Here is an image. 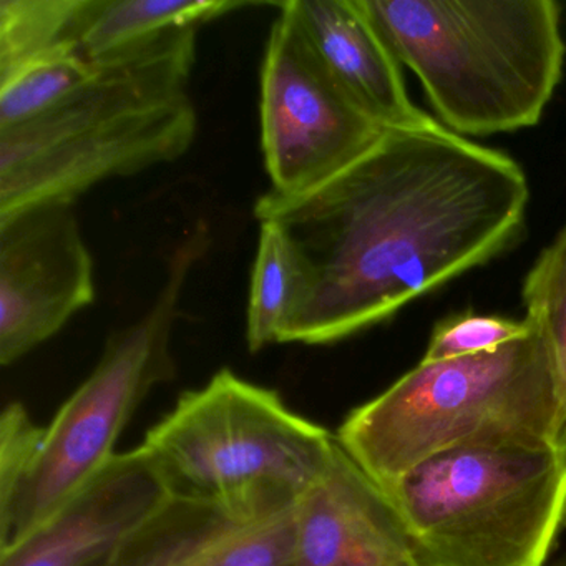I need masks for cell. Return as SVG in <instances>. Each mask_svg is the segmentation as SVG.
<instances>
[{
    "label": "cell",
    "mask_w": 566,
    "mask_h": 566,
    "mask_svg": "<svg viewBox=\"0 0 566 566\" xmlns=\"http://www.w3.org/2000/svg\"><path fill=\"white\" fill-rule=\"evenodd\" d=\"M520 165L446 127L386 132L316 187L254 205L303 271L281 344L323 346L394 316L518 238L528 205Z\"/></svg>",
    "instance_id": "obj_1"
},
{
    "label": "cell",
    "mask_w": 566,
    "mask_h": 566,
    "mask_svg": "<svg viewBox=\"0 0 566 566\" xmlns=\"http://www.w3.org/2000/svg\"><path fill=\"white\" fill-rule=\"evenodd\" d=\"M200 29H181L98 59L51 111L0 128V220L71 203L98 184L184 157L198 130L188 84Z\"/></svg>",
    "instance_id": "obj_2"
},
{
    "label": "cell",
    "mask_w": 566,
    "mask_h": 566,
    "mask_svg": "<svg viewBox=\"0 0 566 566\" xmlns=\"http://www.w3.org/2000/svg\"><path fill=\"white\" fill-rule=\"evenodd\" d=\"M450 132L538 124L565 65L555 0H360Z\"/></svg>",
    "instance_id": "obj_3"
},
{
    "label": "cell",
    "mask_w": 566,
    "mask_h": 566,
    "mask_svg": "<svg viewBox=\"0 0 566 566\" xmlns=\"http://www.w3.org/2000/svg\"><path fill=\"white\" fill-rule=\"evenodd\" d=\"M336 439L379 486L470 443L549 442L566 449L545 340L532 327L492 353L422 360L354 409Z\"/></svg>",
    "instance_id": "obj_4"
},
{
    "label": "cell",
    "mask_w": 566,
    "mask_h": 566,
    "mask_svg": "<svg viewBox=\"0 0 566 566\" xmlns=\"http://www.w3.org/2000/svg\"><path fill=\"white\" fill-rule=\"evenodd\" d=\"M380 489L422 566H543L566 523V449L470 443Z\"/></svg>",
    "instance_id": "obj_5"
},
{
    "label": "cell",
    "mask_w": 566,
    "mask_h": 566,
    "mask_svg": "<svg viewBox=\"0 0 566 566\" xmlns=\"http://www.w3.org/2000/svg\"><path fill=\"white\" fill-rule=\"evenodd\" d=\"M334 446L336 433L297 416L274 390L221 369L185 392L140 447L174 495L297 500Z\"/></svg>",
    "instance_id": "obj_6"
},
{
    "label": "cell",
    "mask_w": 566,
    "mask_h": 566,
    "mask_svg": "<svg viewBox=\"0 0 566 566\" xmlns=\"http://www.w3.org/2000/svg\"><path fill=\"white\" fill-rule=\"evenodd\" d=\"M210 248L207 227L178 244L147 314L112 334L94 373L44 427L38 453L12 502L0 510V549L61 509L114 459L115 443L158 384L174 379L170 343L195 264Z\"/></svg>",
    "instance_id": "obj_7"
},
{
    "label": "cell",
    "mask_w": 566,
    "mask_h": 566,
    "mask_svg": "<svg viewBox=\"0 0 566 566\" xmlns=\"http://www.w3.org/2000/svg\"><path fill=\"white\" fill-rule=\"evenodd\" d=\"M260 85L261 148L274 193L323 184L386 134L334 87L281 12L268 39Z\"/></svg>",
    "instance_id": "obj_8"
},
{
    "label": "cell",
    "mask_w": 566,
    "mask_h": 566,
    "mask_svg": "<svg viewBox=\"0 0 566 566\" xmlns=\"http://www.w3.org/2000/svg\"><path fill=\"white\" fill-rule=\"evenodd\" d=\"M94 300V261L74 205H38L0 220L2 366L54 337Z\"/></svg>",
    "instance_id": "obj_9"
},
{
    "label": "cell",
    "mask_w": 566,
    "mask_h": 566,
    "mask_svg": "<svg viewBox=\"0 0 566 566\" xmlns=\"http://www.w3.org/2000/svg\"><path fill=\"white\" fill-rule=\"evenodd\" d=\"M296 503L171 495L114 566H293Z\"/></svg>",
    "instance_id": "obj_10"
},
{
    "label": "cell",
    "mask_w": 566,
    "mask_h": 566,
    "mask_svg": "<svg viewBox=\"0 0 566 566\" xmlns=\"http://www.w3.org/2000/svg\"><path fill=\"white\" fill-rule=\"evenodd\" d=\"M174 493L142 447L117 453L61 509L9 548L0 566H114Z\"/></svg>",
    "instance_id": "obj_11"
},
{
    "label": "cell",
    "mask_w": 566,
    "mask_h": 566,
    "mask_svg": "<svg viewBox=\"0 0 566 566\" xmlns=\"http://www.w3.org/2000/svg\"><path fill=\"white\" fill-rule=\"evenodd\" d=\"M277 8L334 87L377 127L384 132L443 128L410 101L400 62L360 0H290Z\"/></svg>",
    "instance_id": "obj_12"
},
{
    "label": "cell",
    "mask_w": 566,
    "mask_h": 566,
    "mask_svg": "<svg viewBox=\"0 0 566 566\" xmlns=\"http://www.w3.org/2000/svg\"><path fill=\"white\" fill-rule=\"evenodd\" d=\"M293 566H422L384 490L337 439L297 499Z\"/></svg>",
    "instance_id": "obj_13"
},
{
    "label": "cell",
    "mask_w": 566,
    "mask_h": 566,
    "mask_svg": "<svg viewBox=\"0 0 566 566\" xmlns=\"http://www.w3.org/2000/svg\"><path fill=\"white\" fill-rule=\"evenodd\" d=\"M258 2L234 0H84L75 41L92 61L181 29L201 25Z\"/></svg>",
    "instance_id": "obj_14"
},
{
    "label": "cell",
    "mask_w": 566,
    "mask_h": 566,
    "mask_svg": "<svg viewBox=\"0 0 566 566\" xmlns=\"http://www.w3.org/2000/svg\"><path fill=\"white\" fill-rule=\"evenodd\" d=\"M301 293L303 271L293 247L276 224L263 221L248 300L247 343L251 353L281 344Z\"/></svg>",
    "instance_id": "obj_15"
},
{
    "label": "cell",
    "mask_w": 566,
    "mask_h": 566,
    "mask_svg": "<svg viewBox=\"0 0 566 566\" xmlns=\"http://www.w3.org/2000/svg\"><path fill=\"white\" fill-rule=\"evenodd\" d=\"M97 61L77 42H65L0 75V128L15 127L51 111L94 74Z\"/></svg>",
    "instance_id": "obj_16"
},
{
    "label": "cell",
    "mask_w": 566,
    "mask_h": 566,
    "mask_svg": "<svg viewBox=\"0 0 566 566\" xmlns=\"http://www.w3.org/2000/svg\"><path fill=\"white\" fill-rule=\"evenodd\" d=\"M84 0H0V75L75 41Z\"/></svg>",
    "instance_id": "obj_17"
},
{
    "label": "cell",
    "mask_w": 566,
    "mask_h": 566,
    "mask_svg": "<svg viewBox=\"0 0 566 566\" xmlns=\"http://www.w3.org/2000/svg\"><path fill=\"white\" fill-rule=\"evenodd\" d=\"M523 303L525 319L548 349L566 430V227L526 274Z\"/></svg>",
    "instance_id": "obj_18"
},
{
    "label": "cell",
    "mask_w": 566,
    "mask_h": 566,
    "mask_svg": "<svg viewBox=\"0 0 566 566\" xmlns=\"http://www.w3.org/2000/svg\"><path fill=\"white\" fill-rule=\"evenodd\" d=\"M532 329L528 321H513L506 317L480 316L463 313L446 317L433 327L429 347L422 360L459 359V357L476 356L492 353Z\"/></svg>",
    "instance_id": "obj_19"
},
{
    "label": "cell",
    "mask_w": 566,
    "mask_h": 566,
    "mask_svg": "<svg viewBox=\"0 0 566 566\" xmlns=\"http://www.w3.org/2000/svg\"><path fill=\"white\" fill-rule=\"evenodd\" d=\"M44 427H39L22 403L11 402L0 416V510L21 489L38 453Z\"/></svg>",
    "instance_id": "obj_20"
},
{
    "label": "cell",
    "mask_w": 566,
    "mask_h": 566,
    "mask_svg": "<svg viewBox=\"0 0 566 566\" xmlns=\"http://www.w3.org/2000/svg\"><path fill=\"white\" fill-rule=\"evenodd\" d=\"M558 566H566V559H565V562L559 563V565H558Z\"/></svg>",
    "instance_id": "obj_21"
}]
</instances>
